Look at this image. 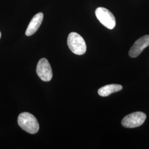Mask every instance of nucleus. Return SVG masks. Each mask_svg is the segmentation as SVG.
I'll return each mask as SVG.
<instances>
[{
    "label": "nucleus",
    "instance_id": "nucleus-1",
    "mask_svg": "<svg viewBox=\"0 0 149 149\" xmlns=\"http://www.w3.org/2000/svg\"><path fill=\"white\" fill-rule=\"evenodd\" d=\"M18 123L23 130L31 134L37 133L39 129L37 118L28 112H23L19 115Z\"/></svg>",
    "mask_w": 149,
    "mask_h": 149
},
{
    "label": "nucleus",
    "instance_id": "nucleus-2",
    "mask_svg": "<svg viewBox=\"0 0 149 149\" xmlns=\"http://www.w3.org/2000/svg\"><path fill=\"white\" fill-rule=\"evenodd\" d=\"M68 45L74 54L81 55L86 52V44L84 38L76 32L70 33L68 38Z\"/></svg>",
    "mask_w": 149,
    "mask_h": 149
},
{
    "label": "nucleus",
    "instance_id": "nucleus-3",
    "mask_svg": "<svg viewBox=\"0 0 149 149\" xmlns=\"http://www.w3.org/2000/svg\"><path fill=\"white\" fill-rule=\"evenodd\" d=\"M97 18L104 27L109 29H113L116 25V18L108 9L104 7H98L95 11Z\"/></svg>",
    "mask_w": 149,
    "mask_h": 149
},
{
    "label": "nucleus",
    "instance_id": "nucleus-4",
    "mask_svg": "<svg viewBox=\"0 0 149 149\" xmlns=\"http://www.w3.org/2000/svg\"><path fill=\"white\" fill-rule=\"evenodd\" d=\"M146 118V115L143 112H134L124 118L122 121V124L125 128H136L144 123Z\"/></svg>",
    "mask_w": 149,
    "mask_h": 149
},
{
    "label": "nucleus",
    "instance_id": "nucleus-5",
    "mask_svg": "<svg viewBox=\"0 0 149 149\" xmlns=\"http://www.w3.org/2000/svg\"><path fill=\"white\" fill-rule=\"evenodd\" d=\"M36 71L38 76L43 81H50L53 77L51 66L47 59L45 58H42L39 61Z\"/></svg>",
    "mask_w": 149,
    "mask_h": 149
},
{
    "label": "nucleus",
    "instance_id": "nucleus-6",
    "mask_svg": "<svg viewBox=\"0 0 149 149\" xmlns=\"http://www.w3.org/2000/svg\"><path fill=\"white\" fill-rule=\"evenodd\" d=\"M149 45V35L144 36L138 39L130 48L129 55L131 58H136Z\"/></svg>",
    "mask_w": 149,
    "mask_h": 149
},
{
    "label": "nucleus",
    "instance_id": "nucleus-7",
    "mask_svg": "<svg viewBox=\"0 0 149 149\" xmlns=\"http://www.w3.org/2000/svg\"><path fill=\"white\" fill-rule=\"evenodd\" d=\"M43 13H38L32 18L28 26L27 27L26 35L27 36H31L37 31L38 28L40 26L43 20Z\"/></svg>",
    "mask_w": 149,
    "mask_h": 149
},
{
    "label": "nucleus",
    "instance_id": "nucleus-8",
    "mask_svg": "<svg viewBox=\"0 0 149 149\" xmlns=\"http://www.w3.org/2000/svg\"><path fill=\"white\" fill-rule=\"evenodd\" d=\"M123 87L120 85L118 84H111L104 86L100 88L98 93L100 96L102 97H107L109 96L113 93L117 92L122 90Z\"/></svg>",
    "mask_w": 149,
    "mask_h": 149
},
{
    "label": "nucleus",
    "instance_id": "nucleus-9",
    "mask_svg": "<svg viewBox=\"0 0 149 149\" xmlns=\"http://www.w3.org/2000/svg\"><path fill=\"white\" fill-rule=\"evenodd\" d=\"M1 37V32H0V38Z\"/></svg>",
    "mask_w": 149,
    "mask_h": 149
}]
</instances>
